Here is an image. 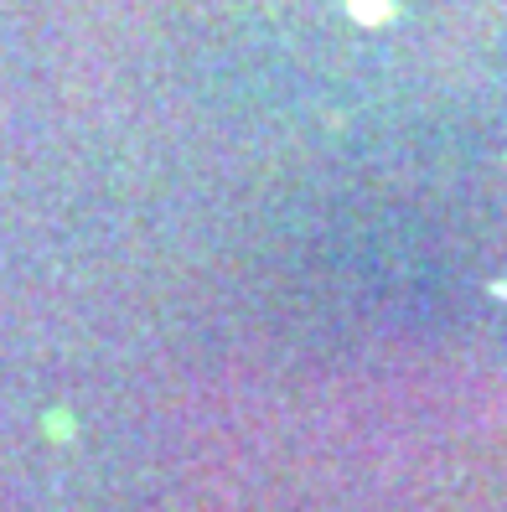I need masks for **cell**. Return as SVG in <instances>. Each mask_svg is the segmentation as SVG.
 Segmentation results:
<instances>
[{"instance_id": "obj_1", "label": "cell", "mask_w": 507, "mask_h": 512, "mask_svg": "<svg viewBox=\"0 0 507 512\" xmlns=\"http://www.w3.org/2000/svg\"><path fill=\"white\" fill-rule=\"evenodd\" d=\"M352 16H363V21H389L394 11L383 6V0H352Z\"/></svg>"}]
</instances>
